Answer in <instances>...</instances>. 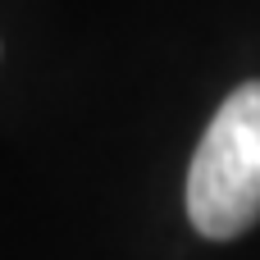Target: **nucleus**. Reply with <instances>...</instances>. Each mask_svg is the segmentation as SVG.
<instances>
[{"instance_id":"1","label":"nucleus","mask_w":260,"mask_h":260,"mask_svg":"<svg viewBox=\"0 0 260 260\" xmlns=\"http://www.w3.org/2000/svg\"><path fill=\"white\" fill-rule=\"evenodd\" d=\"M187 219L229 242L260 219V78L242 82L210 119L187 169Z\"/></svg>"}]
</instances>
